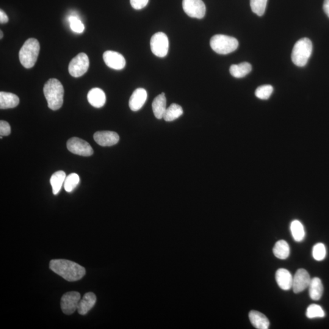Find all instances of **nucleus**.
Listing matches in <instances>:
<instances>
[{
    "label": "nucleus",
    "instance_id": "17",
    "mask_svg": "<svg viewBox=\"0 0 329 329\" xmlns=\"http://www.w3.org/2000/svg\"><path fill=\"white\" fill-rule=\"evenodd\" d=\"M96 301V295L92 292L87 293L80 300L77 312L81 315H86L88 312L95 305Z\"/></svg>",
    "mask_w": 329,
    "mask_h": 329
},
{
    "label": "nucleus",
    "instance_id": "19",
    "mask_svg": "<svg viewBox=\"0 0 329 329\" xmlns=\"http://www.w3.org/2000/svg\"><path fill=\"white\" fill-rule=\"evenodd\" d=\"M20 99L15 94L9 92H0V108L7 109L14 108L18 106Z\"/></svg>",
    "mask_w": 329,
    "mask_h": 329
},
{
    "label": "nucleus",
    "instance_id": "21",
    "mask_svg": "<svg viewBox=\"0 0 329 329\" xmlns=\"http://www.w3.org/2000/svg\"><path fill=\"white\" fill-rule=\"evenodd\" d=\"M309 295L312 300L314 301H319L322 297L323 290V286L322 281L319 278H314L311 279V283L309 285Z\"/></svg>",
    "mask_w": 329,
    "mask_h": 329
},
{
    "label": "nucleus",
    "instance_id": "27",
    "mask_svg": "<svg viewBox=\"0 0 329 329\" xmlns=\"http://www.w3.org/2000/svg\"><path fill=\"white\" fill-rule=\"evenodd\" d=\"M80 178L78 175L76 173H71L66 177L64 182V189L66 192L70 193L78 185Z\"/></svg>",
    "mask_w": 329,
    "mask_h": 329
},
{
    "label": "nucleus",
    "instance_id": "28",
    "mask_svg": "<svg viewBox=\"0 0 329 329\" xmlns=\"http://www.w3.org/2000/svg\"><path fill=\"white\" fill-rule=\"evenodd\" d=\"M268 0H250L251 9L254 13L261 16L266 10Z\"/></svg>",
    "mask_w": 329,
    "mask_h": 329
},
{
    "label": "nucleus",
    "instance_id": "20",
    "mask_svg": "<svg viewBox=\"0 0 329 329\" xmlns=\"http://www.w3.org/2000/svg\"><path fill=\"white\" fill-rule=\"evenodd\" d=\"M166 104H167V99L165 98V93H162L154 98L153 104H152V107H153V113L156 118H164L166 109H167Z\"/></svg>",
    "mask_w": 329,
    "mask_h": 329
},
{
    "label": "nucleus",
    "instance_id": "36",
    "mask_svg": "<svg viewBox=\"0 0 329 329\" xmlns=\"http://www.w3.org/2000/svg\"><path fill=\"white\" fill-rule=\"evenodd\" d=\"M323 10L329 18V0H325L324 4H323Z\"/></svg>",
    "mask_w": 329,
    "mask_h": 329
},
{
    "label": "nucleus",
    "instance_id": "34",
    "mask_svg": "<svg viewBox=\"0 0 329 329\" xmlns=\"http://www.w3.org/2000/svg\"><path fill=\"white\" fill-rule=\"evenodd\" d=\"M149 0H130L132 7L136 10L143 9L148 4Z\"/></svg>",
    "mask_w": 329,
    "mask_h": 329
},
{
    "label": "nucleus",
    "instance_id": "7",
    "mask_svg": "<svg viewBox=\"0 0 329 329\" xmlns=\"http://www.w3.org/2000/svg\"><path fill=\"white\" fill-rule=\"evenodd\" d=\"M89 65V59L87 55L81 52L71 60L68 66L69 73L73 77H81L87 72Z\"/></svg>",
    "mask_w": 329,
    "mask_h": 329
},
{
    "label": "nucleus",
    "instance_id": "3",
    "mask_svg": "<svg viewBox=\"0 0 329 329\" xmlns=\"http://www.w3.org/2000/svg\"><path fill=\"white\" fill-rule=\"evenodd\" d=\"M40 48V43L35 38H30L24 42L19 51V59L24 68L34 67L37 62Z\"/></svg>",
    "mask_w": 329,
    "mask_h": 329
},
{
    "label": "nucleus",
    "instance_id": "9",
    "mask_svg": "<svg viewBox=\"0 0 329 329\" xmlns=\"http://www.w3.org/2000/svg\"><path fill=\"white\" fill-rule=\"evenodd\" d=\"M67 146L69 151L79 156L88 157L93 154V149L89 143L79 138L73 137L69 139Z\"/></svg>",
    "mask_w": 329,
    "mask_h": 329
},
{
    "label": "nucleus",
    "instance_id": "35",
    "mask_svg": "<svg viewBox=\"0 0 329 329\" xmlns=\"http://www.w3.org/2000/svg\"><path fill=\"white\" fill-rule=\"evenodd\" d=\"M8 21H9V18H8L7 15L5 14L3 10H0V22H1V23H6Z\"/></svg>",
    "mask_w": 329,
    "mask_h": 329
},
{
    "label": "nucleus",
    "instance_id": "5",
    "mask_svg": "<svg viewBox=\"0 0 329 329\" xmlns=\"http://www.w3.org/2000/svg\"><path fill=\"white\" fill-rule=\"evenodd\" d=\"M210 44L213 50L219 54L231 53L236 51L239 46V41L236 38L223 34L213 36Z\"/></svg>",
    "mask_w": 329,
    "mask_h": 329
},
{
    "label": "nucleus",
    "instance_id": "16",
    "mask_svg": "<svg viewBox=\"0 0 329 329\" xmlns=\"http://www.w3.org/2000/svg\"><path fill=\"white\" fill-rule=\"evenodd\" d=\"M276 280L281 289L289 290L292 288L293 278L289 271L280 268L276 273Z\"/></svg>",
    "mask_w": 329,
    "mask_h": 329
},
{
    "label": "nucleus",
    "instance_id": "25",
    "mask_svg": "<svg viewBox=\"0 0 329 329\" xmlns=\"http://www.w3.org/2000/svg\"><path fill=\"white\" fill-rule=\"evenodd\" d=\"M184 111L182 107L177 104H172L170 106L166 109L164 115V120L166 121H173L176 120L183 114Z\"/></svg>",
    "mask_w": 329,
    "mask_h": 329
},
{
    "label": "nucleus",
    "instance_id": "1",
    "mask_svg": "<svg viewBox=\"0 0 329 329\" xmlns=\"http://www.w3.org/2000/svg\"><path fill=\"white\" fill-rule=\"evenodd\" d=\"M49 268L69 282L80 280L85 275V269L76 263L64 259L52 260Z\"/></svg>",
    "mask_w": 329,
    "mask_h": 329
},
{
    "label": "nucleus",
    "instance_id": "32",
    "mask_svg": "<svg viewBox=\"0 0 329 329\" xmlns=\"http://www.w3.org/2000/svg\"><path fill=\"white\" fill-rule=\"evenodd\" d=\"M70 23V28L73 31L76 33H82L84 32L85 26L81 20L76 16H71L68 18Z\"/></svg>",
    "mask_w": 329,
    "mask_h": 329
},
{
    "label": "nucleus",
    "instance_id": "15",
    "mask_svg": "<svg viewBox=\"0 0 329 329\" xmlns=\"http://www.w3.org/2000/svg\"><path fill=\"white\" fill-rule=\"evenodd\" d=\"M87 99L88 103L92 106L96 108H101L106 103V94L101 88H93L88 92Z\"/></svg>",
    "mask_w": 329,
    "mask_h": 329
},
{
    "label": "nucleus",
    "instance_id": "6",
    "mask_svg": "<svg viewBox=\"0 0 329 329\" xmlns=\"http://www.w3.org/2000/svg\"><path fill=\"white\" fill-rule=\"evenodd\" d=\"M151 49L156 56L164 57L167 56L169 49V40L167 35L164 32L156 33L151 37Z\"/></svg>",
    "mask_w": 329,
    "mask_h": 329
},
{
    "label": "nucleus",
    "instance_id": "26",
    "mask_svg": "<svg viewBox=\"0 0 329 329\" xmlns=\"http://www.w3.org/2000/svg\"><path fill=\"white\" fill-rule=\"evenodd\" d=\"M290 229L293 239L296 242H302L305 237V231H304L303 224L298 220H294L290 226Z\"/></svg>",
    "mask_w": 329,
    "mask_h": 329
},
{
    "label": "nucleus",
    "instance_id": "18",
    "mask_svg": "<svg viewBox=\"0 0 329 329\" xmlns=\"http://www.w3.org/2000/svg\"><path fill=\"white\" fill-rule=\"evenodd\" d=\"M251 324L254 328L258 329H268L269 328L270 322L265 315L261 312L252 311L249 314Z\"/></svg>",
    "mask_w": 329,
    "mask_h": 329
},
{
    "label": "nucleus",
    "instance_id": "37",
    "mask_svg": "<svg viewBox=\"0 0 329 329\" xmlns=\"http://www.w3.org/2000/svg\"><path fill=\"white\" fill-rule=\"evenodd\" d=\"M0 32H0V33H1V37H0V38H2V36H3V34H2V31H0Z\"/></svg>",
    "mask_w": 329,
    "mask_h": 329
},
{
    "label": "nucleus",
    "instance_id": "22",
    "mask_svg": "<svg viewBox=\"0 0 329 329\" xmlns=\"http://www.w3.org/2000/svg\"><path fill=\"white\" fill-rule=\"evenodd\" d=\"M252 70V66L248 62H242L238 65L231 66L229 71L232 76L236 78L245 77Z\"/></svg>",
    "mask_w": 329,
    "mask_h": 329
},
{
    "label": "nucleus",
    "instance_id": "29",
    "mask_svg": "<svg viewBox=\"0 0 329 329\" xmlns=\"http://www.w3.org/2000/svg\"><path fill=\"white\" fill-rule=\"evenodd\" d=\"M325 315V312L322 307L317 304H312L307 309L306 316L310 319L324 318Z\"/></svg>",
    "mask_w": 329,
    "mask_h": 329
},
{
    "label": "nucleus",
    "instance_id": "31",
    "mask_svg": "<svg viewBox=\"0 0 329 329\" xmlns=\"http://www.w3.org/2000/svg\"><path fill=\"white\" fill-rule=\"evenodd\" d=\"M314 258L317 261H322L325 259L326 256V248L323 243H319L315 245L313 248Z\"/></svg>",
    "mask_w": 329,
    "mask_h": 329
},
{
    "label": "nucleus",
    "instance_id": "33",
    "mask_svg": "<svg viewBox=\"0 0 329 329\" xmlns=\"http://www.w3.org/2000/svg\"><path fill=\"white\" fill-rule=\"evenodd\" d=\"M11 129L9 124L6 121H0V135L1 136H7L10 134Z\"/></svg>",
    "mask_w": 329,
    "mask_h": 329
},
{
    "label": "nucleus",
    "instance_id": "30",
    "mask_svg": "<svg viewBox=\"0 0 329 329\" xmlns=\"http://www.w3.org/2000/svg\"><path fill=\"white\" fill-rule=\"evenodd\" d=\"M273 92V87L271 85H261L257 88L255 95L257 98L264 99H269Z\"/></svg>",
    "mask_w": 329,
    "mask_h": 329
},
{
    "label": "nucleus",
    "instance_id": "10",
    "mask_svg": "<svg viewBox=\"0 0 329 329\" xmlns=\"http://www.w3.org/2000/svg\"><path fill=\"white\" fill-rule=\"evenodd\" d=\"M81 300V295L78 292L66 293L62 296L60 301V306L63 314L67 315L73 314L77 310V307Z\"/></svg>",
    "mask_w": 329,
    "mask_h": 329
},
{
    "label": "nucleus",
    "instance_id": "13",
    "mask_svg": "<svg viewBox=\"0 0 329 329\" xmlns=\"http://www.w3.org/2000/svg\"><path fill=\"white\" fill-rule=\"evenodd\" d=\"M94 140L101 146H112L118 143L120 137L113 131H98L93 135Z\"/></svg>",
    "mask_w": 329,
    "mask_h": 329
},
{
    "label": "nucleus",
    "instance_id": "4",
    "mask_svg": "<svg viewBox=\"0 0 329 329\" xmlns=\"http://www.w3.org/2000/svg\"><path fill=\"white\" fill-rule=\"evenodd\" d=\"M313 51V45L309 38L304 37L299 40L293 47L292 60L298 67H304L311 57Z\"/></svg>",
    "mask_w": 329,
    "mask_h": 329
},
{
    "label": "nucleus",
    "instance_id": "11",
    "mask_svg": "<svg viewBox=\"0 0 329 329\" xmlns=\"http://www.w3.org/2000/svg\"><path fill=\"white\" fill-rule=\"evenodd\" d=\"M311 279L309 273L306 270L303 268L299 269L293 277L292 286L293 292L299 293L309 288Z\"/></svg>",
    "mask_w": 329,
    "mask_h": 329
},
{
    "label": "nucleus",
    "instance_id": "12",
    "mask_svg": "<svg viewBox=\"0 0 329 329\" xmlns=\"http://www.w3.org/2000/svg\"><path fill=\"white\" fill-rule=\"evenodd\" d=\"M103 59L105 63L110 68L114 70H122L126 65V60L122 54L113 51L104 52Z\"/></svg>",
    "mask_w": 329,
    "mask_h": 329
},
{
    "label": "nucleus",
    "instance_id": "14",
    "mask_svg": "<svg viewBox=\"0 0 329 329\" xmlns=\"http://www.w3.org/2000/svg\"><path fill=\"white\" fill-rule=\"evenodd\" d=\"M147 92L144 88H137L129 99L130 109L135 112L139 110L145 104L146 99H147Z\"/></svg>",
    "mask_w": 329,
    "mask_h": 329
},
{
    "label": "nucleus",
    "instance_id": "8",
    "mask_svg": "<svg viewBox=\"0 0 329 329\" xmlns=\"http://www.w3.org/2000/svg\"><path fill=\"white\" fill-rule=\"evenodd\" d=\"M182 7L190 17L201 19L205 16L206 5L202 0H183Z\"/></svg>",
    "mask_w": 329,
    "mask_h": 329
},
{
    "label": "nucleus",
    "instance_id": "2",
    "mask_svg": "<svg viewBox=\"0 0 329 329\" xmlns=\"http://www.w3.org/2000/svg\"><path fill=\"white\" fill-rule=\"evenodd\" d=\"M43 93L49 109L56 110L62 107L64 89L59 80L49 79L44 85Z\"/></svg>",
    "mask_w": 329,
    "mask_h": 329
},
{
    "label": "nucleus",
    "instance_id": "24",
    "mask_svg": "<svg viewBox=\"0 0 329 329\" xmlns=\"http://www.w3.org/2000/svg\"><path fill=\"white\" fill-rule=\"evenodd\" d=\"M290 253V247L286 241L282 240L276 243L273 248V253L279 259L288 258Z\"/></svg>",
    "mask_w": 329,
    "mask_h": 329
},
{
    "label": "nucleus",
    "instance_id": "23",
    "mask_svg": "<svg viewBox=\"0 0 329 329\" xmlns=\"http://www.w3.org/2000/svg\"><path fill=\"white\" fill-rule=\"evenodd\" d=\"M66 174L64 171H58L54 173L51 177L50 183L52 186V193L54 195H56L60 192L64 184L66 179Z\"/></svg>",
    "mask_w": 329,
    "mask_h": 329
}]
</instances>
